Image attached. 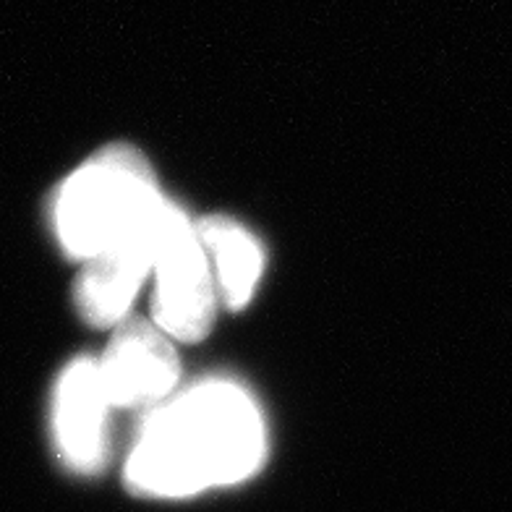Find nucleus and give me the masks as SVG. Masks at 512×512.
<instances>
[{"instance_id":"f257e3e1","label":"nucleus","mask_w":512,"mask_h":512,"mask_svg":"<svg viewBox=\"0 0 512 512\" xmlns=\"http://www.w3.org/2000/svg\"><path fill=\"white\" fill-rule=\"evenodd\" d=\"M267 460L259 403L233 379H202L144 418L123 479L139 497L186 499L251 479Z\"/></svg>"},{"instance_id":"f03ea898","label":"nucleus","mask_w":512,"mask_h":512,"mask_svg":"<svg viewBox=\"0 0 512 512\" xmlns=\"http://www.w3.org/2000/svg\"><path fill=\"white\" fill-rule=\"evenodd\" d=\"M162 199L147 157L126 144H110L81 162L55 194V236L71 259L87 262Z\"/></svg>"},{"instance_id":"7ed1b4c3","label":"nucleus","mask_w":512,"mask_h":512,"mask_svg":"<svg viewBox=\"0 0 512 512\" xmlns=\"http://www.w3.org/2000/svg\"><path fill=\"white\" fill-rule=\"evenodd\" d=\"M183 209L162 199L134 228L84 262L74 285L76 309L92 327H118L128 319L136 293L155 275L157 256Z\"/></svg>"},{"instance_id":"20e7f679","label":"nucleus","mask_w":512,"mask_h":512,"mask_svg":"<svg viewBox=\"0 0 512 512\" xmlns=\"http://www.w3.org/2000/svg\"><path fill=\"white\" fill-rule=\"evenodd\" d=\"M220 304L212 264L194 223L181 212L157 256L152 322L170 340L199 343L212 330Z\"/></svg>"},{"instance_id":"39448f33","label":"nucleus","mask_w":512,"mask_h":512,"mask_svg":"<svg viewBox=\"0 0 512 512\" xmlns=\"http://www.w3.org/2000/svg\"><path fill=\"white\" fill-rule=\"evenodd\" d=\"M110 411L113 403L92 356L74 358L53 390V445L68 471L97 476L110 460Z\"/></svg>"},{"instance_id":"423d86ee","label":"nucleus","mask_w":512,"mask_h":512,"mask_svg":"<svg viewBox=\"0 0 512 512\" xmlns=\"http://www.w3.org/2000/svg\"><path fill=\"white\" fill-rule=\"evenodd\" d=\"M97 364L113 408H157L176 390L181 377L173 340L155 322L144 319L128 317L118 324Z\"/></svg>"},{"instance_id":"0eeeda50","label":"nucleus","mask_w":512,"mask_h":512,"mask_svg":"<svg viewBox=\"0 0 512 512\" xmlns=\"http://www.w3.org/2000/svg\"><path fill=\"white\" fill-rule=\"evenodd\" d=\"M196 236L202 241L220 301L230 311H238L254 298V290L264 272V249L259 238L233 217L209 215L194 223Z\"/></svg>"}]
</instances>
